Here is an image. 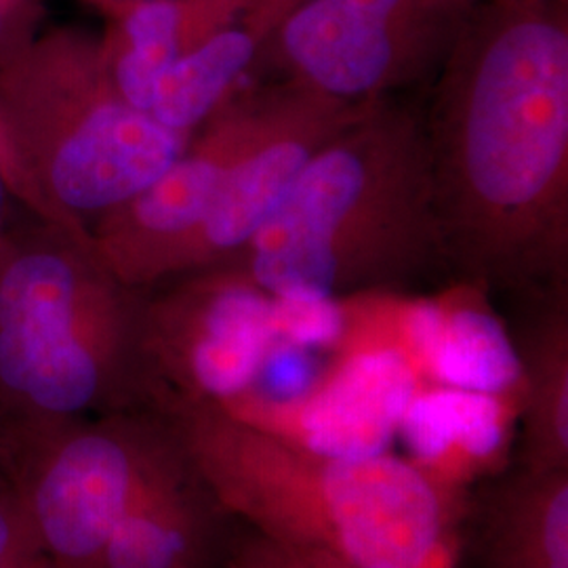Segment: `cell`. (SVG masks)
I'll list each match as a JSON object with an SVG mask.
<instances>
[{"label": "cell", "mask_w": 568, "mask_h": 568, "mask_svg": "<svg viewBox=\"0 0 568 568\" xmlns=\"http://www.w3.org/2000/svg\"><path fill=\"white\" fill-rule=\"evenodd\" d=\"M445 267L558 286L568 267V0H478L422 112Z\"/></svg>", "instance_id": "cell-1"}, {"label": "cell", "mask_w": 568, "mask_h": 568, "mask_svg": "<svg viewBox=\"0 0 568 568\" xmlns=\"http://www.w3.org/2000/svg\"><path fill=\"white\" fill-rule=\"evenodd\" d=\"M239 267L270 297L447 270L422 112L396 98L366 105L307 161Z\"/></svg>", "instance_id": "cell-2"}, {"label": "cell", "mask_w": 568, "mask_h": 568, "mask_svg": "<svg viewBox=\"0 0 568 568\" xmlns=\"http://www.w3.org/2000/svg\"><path fill=\"white\" fill-rule=\"evenodd\" d=\"M91 244L34 217L0 246V476L61 427L150 384L142 297Z\"/></svg>", "instance_id": "cell-3"}, {"label": "cell", "mask_w": 568, "mask_h": 568, "mask_svg": "<svg viewBox=\"0 0 568 568\" xmlns=\"http://www.w3.org/2000/svg\"><path fill=\"white\" fill-rule=\"evenodd\" d=\"M0 135L26 211L84 239L163 175L192 138L124 102L102 47L70 39L0 65Z\"/></svg>", "instance_id": "cell-4"}, {"label": "cell", "mask_w": 568, "mask_h": 568, "mask_svg": "<svg viewBox=\"0 0 568 568\" xmlns=\"http://www.w3.org/2000/svg\"><path fill=\"white\" fill-rule=\"evenodd\" d=\"M478 0H300L260 63L349 105L429 84Z\"/></svg>", "instance_id": "cell-5"}, {"label": "cell", "mask_w": 568, "mask_h": 568, "mask_svg": "<svg viewBox=\"0 0 568 568\" xmlns=\"http://www.w3.org/2000/svg\"><path fill=\"white\" fill-rule=\"evenodd\" d=\"M138 427L82 419L61 427L9 476L44 568H100L105 541L152 490L171 483Z\"/></svg>", "instance_id": "cell-6"}, {"label": "cell", "mask_w": 568, "mask_h": 568, "mask_svg": "<svg viewBox=\"0 0 568 568\" xmlns=\"http://www.w3.org/2000/svg\"><path fill=\"white\" fill-rule=\"evenodd\" d=\"M291 93L288 79L236 89L163 175L87 230L93 253L119 283L133 291L164 283L171 260L203 222L225 178L278 121Z\"/></svg>", "instance_id": "cell-7"}, {"label": "cell", "mask_w": 568, "mask_h": 568, "mask_svg": "<svg viewBox=\"0 0 568 568\" xmlns=\"http://www.w3.org/2000/svg\"><path fill=\"white\" fill-rule=\"evenodd\" d=\"M161 297L142 300L148 379L161 373L206 400H232L253 387L276 342L272 297L239 265L169 281Z\"/></svg>", "instance_id": "cell-8"}, {"label": "cell", "mask_w": 568, "mask_h": 568, "mask_svg": "<svg viewBox=\"0 0 568 568\" xmlns=\"http://www.w3.org/2000/svg\"><path fill=\"white\" fill-rule=\"evenodd\" d=\"M323 497L344 554L356 568H424L438 546V497L403 459L384 453L328 462Z\"/></svg>", "instance_id": "cell-9"}, {"label": "cell", "mask_w": 568, "mask_h": 568, "mask_svg": "<svg viewBox=\"0 0 568 568\" xmlns=\"http://www.w3.org/2000/svg\"><path fill=\"white\" fill-rule=\"evenodd\" d=\"M415 394L417 377L405 352H358L305 398L300 417L305 445L326 462L384 455Z\"/></svg>", "instance_id": "cell-10"}, {"label": "cell", "mask_w": 568, "mask_h": 568, "mask_svg": "<svg viewBox=\"0 0 568 568\" xmlns=\"http://www.w3.org/2000/svg\"><path fill=\"white\" fill-rule=\"evenodd\" d=\"M300 0H262L175 61L154 87L150 116L192 135L241 87Z\"/></svg>", "instance_id": "cell-11"}, {"label": "cell", "mask_w": 568, "mask_h": 568, "mask_svg": "<svg viewBox=\"0 0 568 568\" xmlns=\"http://www.w3.org/2000/svg\"><path fill=\"white\" fill-rule=\"evenodd\" d=\"M262 0H154L119 13L102 58L122 100L148 112L164 72Z\"/></svg>", "instance_id": "cell-12"}, {"label": "cell", "mask_w": 568, "mask_h": 568, "mask_svg": "<svg viewBox=\"0 0 568 568\" xmlns=\"http://www.w3.org/2000/svg\"><path fill=\"white\" fill-rule=\"evenodd\" d=\"M445 387L499 396L523 379V358L506 326L480 305H445L436 342L422 358Z\"/></svg>", "instance_id": "cell-13"}, {"label": "cell", "mask_w": 568, "mask_h": 568, "mask_svg": "<svg viewBox=\"0 0 568 568\" xmlns=\"http://www.w3.org/2000/svg\"><path fill=\"white\" fill-rule=\"evenodd\" d=\"M398 432L422 462H438L453 447L476 459L490 457L504 443V406L497 396L457 387L415 394Z\"/></svg>", "instance_id": "cell-14"}, {"label": "cell", "mask_w": 568, "mask_h": 568, "mask_svg": "<svg viewBox=\"0 0 568 568\" xmlns=\"http://www.w3.org/2000/svg\"><path fill=\"white\" fill-rule=\"evenodd\" d=\"M190 551V532L171 483L152 490L131 509L100 558V568H183Z\"/></svg>", "instance_id": "cell-15"}, {"label": "cell", "mask_w": 568, "mask_h": 568, "mask_svg": "<svg viewBox=\"0 0 568 568\" xmlns=\"http://www.w3.org/2000/svg\"><path fill=\"white\" fill-rule=\"evenodd\" d=\"M276 339L321 349L337 344L345 333V310L337 297L291 293L272 297Z\"/></svg>", "instance_id": "cell-16"}, {"label": "cell", "mask_w": 568, "mask_h": 568, "mask_svg": "<svg viewBox=\"0 0 568 568\" xmlns=\"http://www.w3.org/2000/svg\"><path fill=\"white\" fill-rule=\"evenodd\" d=\"M318 382V363L312 349L276 339L265 352L253 386L278 405L304 403Z\"/></svg>", "instance_id": "cell-17"}, {"label": "cell", "mask_w": 568, "mask_h": 568, "mask_svg": "<svg viewBox=\"0 0 568 568\" xmlns=\"http://www.w3.org/2000/svg\"><path fill=\"white\" fill-rule=\"evenodd\" d=\"M0 568H44L18 490L0 476Z\"/></svg>", "instance_id": "cell-18"}, {"label": "cell", "mask_w": 568, "mask_h": 568, "mask_svg": "<svg viewBox=\"0 0 568 568\" xmlns=\"http://www.w3.org/2000/svg\"><path fill=\"white\" fill-rule=\"evenodd\" d=\"M544 546L549 568H568V488L556 490L544 518Z\"/></svg>", "instance_id": "cell-19"}, {"label": "cell", "mask_w": 568, "mask_h": 568, "mask_svg": "<svg viewBox=\"0 0 568 568\" xmlns=\"http://www.w3.org/2000/svg\"><path fill=\"white\" fill-rule=\"evenodd\" d=\"M0 175H2V180L7 182V185H9V190H11V196H13V199L20 203V178H18L16 164H13V161H11V154H9L7 145H4L2 135H0Z\"/></svg>", "instance_id": "cell-20"}, {"label": "cell", "mask_w": 568, "mask_h": 568, "mask_svg": "<svg viewBox=\"0 0 568 568\" xmlns=\"http://www.w3.org/2000/svg\"><path fill=\"white\" fill-rule=\"evenodd\" d=\"M11 196V190H9V185L7 182L2 180V175H0V243L4 241V236H7V232H9V227L4 225V203H7V199ZM13 199V196H11Z\"/></svg>", "instance_id": "cell-21"}, {"label": "cell", "mask_w": 568, "mask_h": 568, "mask_svg": "<svg viewBox=\"0 0 568 568\" xmlns=\"http://www.w3.org/2000/svg\"><path fill=\"white\" fill-rule=\"evenodd\" d=\"M108 4H112L116 9V13H122L135 4H143V2H154V0H105Z\"/></svg>", "instance_id": "cell-22"}, {"label": "cell", "mask_w": 568, "mask_h": 568, "mask_svg": "<svg viewBox=\"0 0 568 568\" xmlns=\"http://www.w3.org/2000/svg\"><path fill=\"white\" fill-rule=\"evenodd\" d=\"M4 32V0H0V39Z\"/></svg>", "instance_id": "cell-23"}]
</instances>
